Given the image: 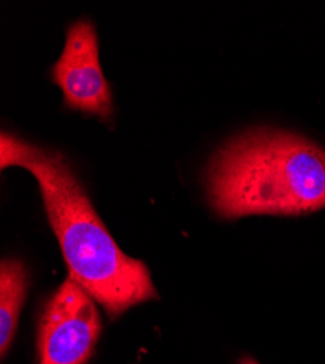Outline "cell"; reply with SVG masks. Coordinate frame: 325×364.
I'll use <instances>...</instances> for the list:
<instances>
[{
    "mask_svg": "<svg viewBox=\"0 0 325 364\" xmlns=\"http://www.w3.org/2000/svg\"><path fill=\"white\" fill-rule=\"evenodd\" d=\"M53 80L70 108L111 118L112 92L101 69L98 37L90 19H79L68 28L65 48L53 66Z\"/></svg>",
    "mask_w": 325,
    "mask_h": 364,
    "instance_id": "277c9868",
    "label": "cell"
},
{
    "mask_svg": "<svg viewBox=\"0 0 325 364\" xmlns=\"http://www.w3.org/2000/svg\"><path fill=\"white\" fill-rule=\"evenodd\" d=\"M28 290V271L22 261L0 264V354L5 357L14 341Z\"/></svg>",
    "mask_w": 325,
    "mask_h": 364,
    "instance_id": "5b68a950",
    "label": "cell"
},
{
    "mask_svg": "<svg viewBox=\"0 0 325 364\" xmlns=\"http://www.w3.org/2000/svg\"><path fill=\"white\" fill-rule=\"evenodd\" d=\"M208 191L225 219L312 213L325 208V150L290 132H247L213 156Z\"/></svg>",
    "mask_w": 325,
    "mask_h": 364,
    "instance_id": "7a4b0ae2",
    "label": "cell"
},
{
    "mask_svg": "<svg viewBox=\"0 0 325 364\" xmlns=\"http://www.w3.org/2000/svg\"><path fill=\"white\" fill-rule=\"evenodd\" d=\"M240 364H258L254 358H250V357H245V358H243L241 361H240Z\"/></svg>",
    "mask_w": 325,
    "mask_h": 364,
    "instance_id": "8992f818",
    "label": "cell"
},
{
    "mask_svg": "<svg viewBox=\"0 0 325 364\" xmlns=\"http://www.w3.org/2000/svg\"><path fill=\"white\" fill-rule=\"evenodd\" d=\"M22 166L40 186L50 226L60 244L69 276L110 318L158 299L151 271L126 255L100 219L66 158L9 133L0 134V168Z\"/></svg>",
    "mask_w": 325,
    "mask_h": 364,
    "instance_id": "6da1fadb",
    "label": "cell"
},
{
    "mask_svg": "<svg viewBox=\"0 0 325 364\" xmlns=\"http://www.w3.org/2000/svg\"><path fill=\"white\" fill-rule=\"evenodd\" d=\"M95 299L68 279L47 300L38 323V364H86L100 340L102 322Z\"/></svg>",
    "mask_w": 325,
    "mask_h": 364,
    "instance_id": "3957f363",
    "label": "cell"
}]
</instances>
